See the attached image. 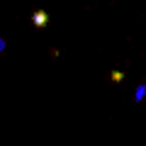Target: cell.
I'll return each instance as SVG.
<instances>
[{"label":"cell","instance_id":"2","mask_svg":"<svg viewBox=\"0 0 146 146\" xmlns=\"http://www.w3.org/2000/svg\"><path fill=\"white\" fill-rule=\"evenodd\" d=\"M144 95H146V85H139V88H136V93H134V100H136V102H141V100H144Z\"/></svg>","mask_w":146,"mask_h":146},{"label":"cell","instance_id":"3","mask_svg":"<svg viewBox=\"0 0 146 146\" xmlns=\"http://www.w3.org/2000/svg\"><path fill=\"white\" fill-rule=\"evenodd\" d=\"M110 78H112V83H119V80H124V73H119V71H112V73H110Z\"/></svg>","mask_w":146,"mask_h":146},{"label":"cell","instance_id":"1","mask_svg":"<svg viewBox=\"0 0 146 146\" xmlns=\"http://www.w3.org/2000/svg\"><path fill=\"white\" fill-rule=\"evenodd\" d=\"M32 22H34V27H39V29H42V27L49 25V15H46L44 10H36L34 15H32Z\"/></svg>","mask_w":146,"mask_h":146}]
</instances>
